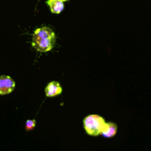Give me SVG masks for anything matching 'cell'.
I'll use <instances>...</instances> for the list:
<instances>
[{"label":"cell","mask_w":151,"mask_h":151,"mask_svg":"<svg viewBox=\"0 0 151 151\" xmlns=\"http://www.w3.org/2000/svg\"><path fill=\"white\" fill-rule=\"evenodd\" d=\"M55 38V34L51 28L42 27L36 29L34 32L32 46L37 51L47 52L54 47Z\"/></svg>","instance_id":"1"},{"label":"cell","mask_w":151,"mask_h":151,"mask_svg":"<svg viewBox=\"0 0 151 151\" xmlns=\"http://www.w3.org/2000/svg\"><path fill=\"white\" fill-rule=\"evenodd\" d=\"M106 124L104 119L97 114L88 115L83 120V126L86 132L88 135L94 137L101 134Z\"/></svg>","instance_id":"2"},{"label":"cell","mask_w":151,"mask_h":151,"mask_svg":"<svg viewBox=\"0 0 151 151\" xmlns=\"http://www.w3.org/2000/svg\"><path fill=\"white\" fill-rule=\"evenodd\" d=\"M15 81L7 75L0 76V95L9 94L14 90Z\"/></svg>","instance_id":"3"},{"label":"cell","mask_w":151,"mask_h":151,"mask_svg":"<svg viewBox=\"0 0 151 151\" xmlns=\"http://www.w3.org/2000/svg\"><path fill=\"white\" fill-rule=\"evenodd\" d=\"M62 92V87L57 81H52L45 88V94L47 97H55L59 95Z\"/></svg>","instance_id":"4"},{"label":"cell","mask_w":151,"mask_h":151,"mask_svg":"<svg viewBox=\"0 0 151 151\" xmlns=\"http://www.w3.org/2000/svg\"><path fill=\"white\" fill-rule=\"evenodd\" d=\"M47 4L50 7V10L53 13H60L64 9V4L63 0H48Z\"/></svg>","instance_id":"5"},{"label":"cell","mask_w":151,"mask_h":151,"mask_svg":"<svg viewBox=\"0 0 151 151\" xmlns=\"http://www.w3.org/2000/svg\"><path fill=\"white\" fill-rule=\"evenodd\" d=\"M116 132H117V126L116 124L113 123V122H106V126H105L104 129L102 131L101 134L104 137L106 138H110V137H113L114 136L116 135Z\"/></svg>","instance_id":"6"},{"label":"cell","mask_w":151,"mask_h":151,"mask_svg":"<svg viewBox=\"0 0 151 151\" xmlns=\"http://www.w3.org/2000/svg\"><path fill=\"white\" fill-rule=\"evenodd\" d=\"M35 124H36V122H35V119H29V120H27L26 122V130L27 131H30V130H32L35 126Z\"/></svg>","instance_id":"7"},{"label":"cell","mask_w":151,"mask_h":151,"mask_svg":"<svg viewBox=\"0 0 151 151\" xmlns=\"http://www.w3.org/2000/svg\"><path fill=\"white\" fill-rule=\"evenodd\" d=\"M63 1H69V0H63Z\"/></svg>","instance_id":"8"}]
</instances>
